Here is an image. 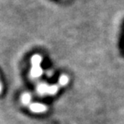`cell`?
<instances>
[{
	"label": "cell",
	"instance_id": "obj_2",
	"mask_svg": "<svg viewBox=\"0 0 124 124\" xmlns=\"http://www.w3.org/2000/svg\"><path fill=\"white\" fill-rule=\"evenodd\" d=\"M68 81H69V78H68L66 75H62L59 79V82L62 86L67 85V84L68 83Z\"/></svg>",
	"mask_w": 124,
	"mask_h": 124
},
{
	"label": "cell",
	"instance_id": "obj_3",
	"mask_svg": "<svg viewBox=\"0 0 124 124\" xmlns=\"http://www.w3.org/2000/svg\"><path fill=\"white\" fill-rule=\"evenodd\" d=\"M2 85L1 81H0V94H1V93H2Z\"/></svg>",
	"mask_w": 124,
	"mask_h": 124
},
{
	"label": "cell",
	"instance_id": "obj_1",
	"mask_svg": "<svg viewBox=\"0 0 124 124\" xmlns=\"http://www.w3.org/2000/svg\"><path fill=\"white\" fill-rule=\"evenodd\" d=\"M30 109L31 111L35 112V113H42V112H45L46 111L47 107L43 104H40V103H34L31 104L30 105Z\"/></svg>",
	"mask_w": 124,
	"mask_h": 124
}]
</instances>
